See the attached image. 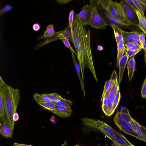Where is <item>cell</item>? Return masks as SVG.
<instances>
[{
	"label": "cell",
	"mask_w": 146,
	"mask_h": 146,
	"mask_svg": "<svg viewBox=\"0 0 146 146\" xmlns=\"http://www.w3.org/2000/svg\"><path fill=\"white\" fill-rule=\"evenodd\" d=\"M72 35L83 81L86 66L90 69L97 81L91 51L90 31L86 29L76 15L73 23Z\"/></svg>",
	"instance_id": "1"
},
{
	"label": "cell",
	"mask_w": 146,
	"mask_h": 146,
	"mask_svg": "<svg viewBox=\"0 0 146 146\" xmlns=\"http://www.w3.org/2000/svg\"><path fill=\"white\" fill-rule=\"evenodd\" d=\"M0 89L4 107V118L7 123L13 130L15 121L13 115L16 113L20 99L19 90L6 85Z\"/></svg>",
	"instance_id": "2"
},
{
	"label": "cell",
	"mask_w": 146,
	"mask_h": 146,
	"mask_svg": "<svg viewBox=\"0 0 146 146\" xmlns=\"http://www.w3.org/2000/svg\"><path fill=\"white\" fill-rule=\"evenodd\" d=\"M81 120L86 126L98 129L111 140L114 138L117 131L105 122L87 117L82 118Z\"/></svg>",
	"instance_id": "3"
},
{
	"label": "cell",
	"mask_w": 146,
	"mask_h": 146,
	"mask_svg": "<svg viewBox=\"0 0 146 146\" xmlns=\"http://www.w3.org/2000/svg\"><path fill=\"white\" fill-rule=\"evenodd\" d=\"M106 11L111 16L117 18L125 23L132 25L126 15L119 3L110 0Z\"/></svg>",
	"instance_id": "4"
},
{
	"label": "cell",
	"mask_w": 146,
	"mask_h": 146,
	"mask_svg": "<svg viewBox=\"0 0 146 146\" xmlns=\"http://www.w3.org/2000/svg\"><path fill=\"white\" fill-rule=\"evenodd\" d=\"M90 3L93 6V9L89 25L96 29H105L108 25L106 21L99 13L96 4L91 2Z\"/></svg>",
	"instance_id": "5"
},
{
	"label": "cell",
	"mask_w": 146,
	"mask_h": 146,
	"mask_svg": "<svg viewBox=\"0 0 146 146\" xmlns=\"http://www.w3.org/2000/svg\"><path fill=\"white\" fill-rule=\"evenodd\" d=\"M114 121L118 127L123 132L144 141V139L122 119L120 112L116 113L114 118Z\"/></svg>",
	"instance_id": "6"
},
{
	"label": "cell",
	"mask_w": 146,
	"mask_h": 146,
	"mask_svg": "<svg viewBox=\"0 0 146 146\" xmlns=\"http://www.w3.org/2000/svg\"><path fill=\"white\" fill-rule=\"evenodd\" d=\"M119 4L131 25L138 27V20L135 11L125 0L121 1Z\"/></svg>",
	"instance_id": "7"
},
{
	"label": "cell",
	"mask_w": 146,
	"mask_h": 146,
	"mask_svg": "<svg viewBox=\"0 0 146 146\" xmlns=\"http://www.w3.org/2000/svg\"><path fill=\"white\" fill-rule=\"evenodd\" d=\"M100 8L101 16L106 21L108 25H113L120 28L121 27L127 28H129L128 27L131 25L111 16L101 7Z\"/></svg>",
	"instance_id": "8"
},
{
	"label": "cell",
	"mask_w": 146,
	"mask_h": 146,
	"mask_svg": "<svg viewBox=\"0 0 146 146\" xmlns=\"http://www.w3.org/2000/svg\"><path fill=\"white\" fill-rule=\"evenodd\" d=\"M93 9V6L92 5H86L84 6L78 14H75L77 18L84 26L89 25Z\"/></svg>",
	"instance_id": "9"
},
{
	"label": "cell",
	"mask_w": 146,
	"mask_h": 146,
	"mask_svg": "<svg viewBox=\"0 0 146 146\" xmlns=\"http://www.w3.org/2000/svg\"><path fill=\"white\" fill-rule=\"evenodd\" d=\"M101 101L102 102V110L107 115L110 116L113 114L114 111L113 110V103L107 96L103 93Z\"/></svg>",
	"instance_id": "10"
},
{
	"label": "cell",
	"mask_w": 146,
	"mask_h": 146,
	"mask_svg": "<svg viewBox=\"0 0 146 146\" xmlns=\"http://www.w3.org/2000/svg\"><path fill=\"white\" fill-rule=\"evenodd\" d=\"M113 146H135L120 133L117 132L114 138L112 140Z\"/></svg>",
	"instance_id": "11"
},
{
	"label": "cell",
	"mask_w": 146,
	"mask_h": 146,
	"mask_svg": "<svg viewBox=\"0 0 146 146\" xmlns=\"http://www.w3.org/2000/svg\"><path fill=\"white\" fill-rule=\"evenodd\" d=\"M129 123L131 127L144 139V142H146V128L140 125L133 118Z\"/></svg>",
	"instance_id": "12"
},
{
	"label": "cell",
	"mask_w": 146,
	"mask_h": 146,
	"mask_svg": "<svg viewBox=\"0 0 146 146\" xmlns=\"http://www.w3.org/2000/svg\"><path fill=\"white\" fill-rule=\"evenodd\" d=\"M55 110L50 111L62 118L70 117L72 111L70 107H67L55 104Z\"/></svg>",
	"instance_id": "13"
},
{
	"label": "cell",
	"mask_w": 146,
	"mask_h": 146,
	"mask_svg": "<svg viewBox=\"0 0 146 146\" xmlns=\"http://www.w3.org/2000/svg\"><path fill=\"white\" fill-rule=\"evenodd\" d=\"M0 132L1 135L6 138L12 136L13 130L7 123L4 117H0Z\"/></svg>",
	"instance_id": "14"
},
{
	"label": "cell",
	"mask_w": 146,
	"mask_h": 146,
	"mask_svg": "<svg viewBox=\"0 0 146 146\" xmlns=\"http://www.w3.org/2000/svg\"><path fill=\"white\" fill-rule=\"evenodd\" d=\"M72 31L70 27L68 25L64 30L56 33V39H66L70 40L73 43Z\"/></svg>",
	"instance_id": "15"
},
{
	"label": "cell",
	"mask_w": 146,
	"mask_h": 146,
	"mask_svg": "<svg viewBox=\"0 0 146 146\" xmlns=\"http://www.w3.org/2000/svg\"><path fill=\"white\" fill-rule=\"evenodd\" d=\"M119 89V85L117 79L111 87H110L105 92L103 93L107 96L113 103L114 98Z\"/></svg>",
	"instance_id": "16"
},
{
	"label": "cell",
	"mask_w": 146,
	"mask_h": 146,
	"mask_svg": "<svg viewBox=\"0 0 146 146\" xmlns=\"http://www.w3.org/2000/svg\"><path fill=\"white\" fill-rule=\"evenodd\" d=\"M129 58L125 53L119 60V74L118 79L119 85L120 84L122 79L123 72Z\"/></svg>",
	"instance_id": "17"
},
{
	"label": "cell",
	"mask_w": 146,
	"mask_h": 146,
	"mask_svg": "<svg viewBox=\"0 0 146 146\" xmlns=\"http://www.w3.org/2000/svg\"><path fill=\"white\" fill-rule=\"evenodd\" d=\"M138 20V27L146 35V18L138 10H135Z\"/></svg>",
	"instance_id": "18"
},
{
	"label": "cell",
	"mask_w": 146,
	"mask_h": 146,
	"mask_svg": "<svg viewBox=\"0 0 146 146\" xmlns=\"http://www.w3.org/2000/svg\"><path fill=\"white\" fill-rule=\"evenodd\" d=\"M71 52L72 60L80 81V85L81 86V89L83 93L84 96L85 97L86 95L84 86V82L83 81L82 76L81 75V74L80 73V66L76 62L74 52L72 51H71Z\"/></svg>",
	"instance_id": "19"
},
{
	"label": "cell",
	"mask_w": 146,
	"mask_h": 146,
	"mask_svg": "<svg viewBox=\"0 0 146 146\" xmlns=\"http://www.w3.org/2000/svg\"><path fill=\"white\" fill-rule=\"evenodd\" d=\"M112 28L117 43H120L123 44L122 30L120 28L113 25H110Z\"/></svg>",
	"instance_id": "20"
},
{
	"label": "cell",
	"mask_w": 146,
	"mask_h": 146,
	"mask_svg": "<svg viewBox=\"0 0 146 146\" xmlns=\"http://www.w3.org/2000/svg\"><path fill=\"white\" fill-rule=\"evenodd\" d=\"M117 58L116 68L119 67V63L120 59L124 55V54L126 52L127 49L123 44L119 43H117Z\"/></svg>",
	"instance_id": "21"
},
{
	"label": "cell",
	"mask_w": 146,
	"mask_h": 146,
	"mask_svg": "<svg viewBox=\"0 0 146 146\" xmlns=\"http://www.w3.org/2000/svg\"><path fill=\"white\" fill-rule=\"evenodd\" d=\"M135 56H132L129 60L127 64V68L128 72V79L129 81H131L133 77L135 66Z\"/></svg>",
	"instance_id": "22"
},
{
	"label": "cell",
	"mask_w": 146,
	"mask_h": 146,
	"mask_svg": "<svg viewBox=\"0 0 146 146\" xmlns=\"http://www.w3.org/2000/svg\"><path fill=\"white\" fill-rule=\"evenodd\" d=\"M34 99L38 103L51 102V98L48 94H40L35 93L33 95Z\"/></svg>",
	"instance_id": "23"
},
{
	"label": "cell",
	"mask_w": 146,
	"mask_h": 146,
	"mask_svg": "<svg viewBox=\"0 0 146 146\" xmlns=\"http://www.w3.org/2000/svg\"><path fill=\"white\" fill-rule=\"evenodd\" d=\"M122 119L125 122H130L132 118L130 116L128 109L126 107L122 108L120 112Z\"/></svg>",
	"instance_id": "24"
},
{
	"label": "cell",
	"mask_w": 146,
	"mask_h": 146,
	"mask_svg": "<svg viewBox=\"0 0 146 146\" xmlns=\"http://www.w3.org/2000/svg\"><path fill=\"white\" fill-rule=\"evenodd\" d=\"M138 10L144 15L146 9V1L145 0H132Z\"/></svg>",
	"instance_id": "25"
},
{
	"label": "cell",
	"mask_w": 146,
	"mask_h": 146,
	"mask_svg": "<svg viewBox=\"0 0 146 146\" xmlns=\"http://www.w3.org/2000/svg\"><path fill=\"white\" fill-rule=\"evenodd\" d=\"M122 32L124 45L133 42V31L127 32L122 30Z\"/></svg>",
	"instance_id": "26"
},
{
	"label": "cell",
	"mask_w": 146,
	"mask_h": 146,
	"mask_svg": "<svg viewBox=\"0 0 146 146\" xmlns=\"http://www.w3.org/2000/svg\"><path fill=\"white\" fill-rule=\"evenodd\" d=\"M38 103L44 109L50 111L55 110V104L51 102H38Z\"/></svg>",
	"instance_id": "27"
},
{
	"label": "cell",
	"mask_w": 146,
	"mask_h": 146,
	"mask_svg": "<svg viewBox=\"0 0 146 146\" xmlns=\"http://www.w3.org/2000/svg\"><path fill=\"white\" fill-rule=\"evenodd\" d=\"M51 98V102L55 104L63 100L64 98L56 93L48 94Z\"/></svg>",
	"instance_id": "28"
},
{
	"label": "cell",
	"mask_w": 146,
	"mask_h": 146,
	"mask_svg": "<svg viewBox=\"0 0 146 146\" xmlns=\"http://www.w3.org/2000/svg\"><path fill=\"white\" fill-rule=\"evenodd\" d=\"M54 33L53 25H50L46 27V30L43 36L45 38L49 37L52 36Z\"/></svg>",
	"instance_id": "29"
},
{
	"label": "cell",
	"mask_w": 146,
	"mask_h": 146,
	"mask_svg": "<svg viewBox=\"0 0 146 146\" xmlns=\"http://www.w3.org/2000/svg\"><path fill=\"white\" fill-rule=\"evenodd\" d=\"M55 105L67 107H70L73 105L72 102L68 100L64 99L62 101L55 104Z\"/></svg>",
	"instance_id": "30"
},
{
	"label": "cell",
	"mask_w": 146,
	"mask_h": 146,
	"mask_svg": "<svg viewBox=\"0 0 146 146\" xmlns=\"http://www.w3.org/2000/svg\"><path fill=\"white\" fill-rule=\"evenodd\" d=\"M127 50H142V48L139 45L133 42L127 43L124 45Z\"/></svg>",
	"instance_id": "31"
},
{
	"label": "cell",
	"mask_w": 146,
	"mask_h": 146,
	"mask_svg": "<svg viewBox=\"0 0 146 146\" xmlns=\"http://www.w3.org/2000/svg\"><path fill=\"white\" fill-rule=\"evenodd\" d=\"M120 98L121 94L119 89L117 92L113 102V110L114 111L118 104Z\"/></svg>",
	"instance_id": "32"
},
{
	"label": "cell",
	"mask_w": 146,
	"mask_h": 146,
	"mask_svg": "<svg viewBox=\"0 0 146 146\" xmlns=\"http://www.w3.org/2000/svg\"><path fill=\"white\" fill-rule=\"evenodd\" d=\"M110 0H97V2L99 5H100L101 7L106 10L108 6Z\"/></svg>",
	"instance_id": "33"
},
{
	"label": "cell",
	"mask_w": 146,
	"mask_h": 146,
	"mask_svg": "<svg viewBox=\"0 0 146 146\" xmlns=\"http://www.w3.org/2000/svg\"><path fill=\"white\" fill-rule=\"evenodd\" d=\"M4 107L3 99L1 94L0 93V117H4Z\"/></svg>",
	"instance_id": "34"
},
{
	"label": "cell",
	"mask_w": 146,
	"mask_h": 146,
	"mask_svg": "<svg viewBox=\"0 0 146 146\" xmlns=\"http://www.w3.org/2000/svg\"><path fill=\"white\" fill-rule=\"evenodd\" d=\"M133 42L141 47L139 40V33L137 31H133Z\"/></svg>",
	"instance_id": "35"
},
{
	"label": "cell",
	"mask_w": 146,
	"mask_h": 146,
	"mask_svg": "<svg viewBox=\"0 0 146 146\" xmlns=\"http://www.w3.org/2000/svg\"><path fill=\"white\" fill-rule=\"evenodd\" d=\"M141 50H127L126 54L129 58L135 56L137 53L141 51Z\"/></svg>",
	"instance_id": "36"
},
{
	"label": "cell",
	"mask_w": 146,
	"mask_h": 146,
	"mask_svg": "<svg viewBox=\"0 0 146 146\" xmlns=\"http://www.w3.org/2000/svg\"><path fill=\"white\" fill-rule=\"evenodd\" d=\"M118 79V76L115 70H114L112 72L111 78L110 80V87H111L115 80Z\"/></svg>",
	"instance_id": "37"
},
{
	"label": "cell",
	"mask_w": 146,
	"mask_h": 146,
	"mask_svg": "<svg viewBox=\"0 0 146 146\" xmlns=\"http://www.w3.org/2000/svg\"><path fill=\"white\" fill-rule=\"evenodd\" d=\"M74 19V11L73 10H72L70 12L69 17V23L68 25L71 28L72 30L73 23Z\"/></svg>",
	"instance_id": "38"
},
{
	"label": "cell",
	"mask_w": 146,
	"mask_h": 146,
	"mask_svg": "<svg viewBox=\"0 0 146 146\" xmlns=\"http://www.w3.org/2000/svg\"><path fill=\"white\" fill-rule=\"evenodd\" d=\"M145 33L144 32H141L139 33V37L140 44L141 48H143V44L144 43L145 36Z\"/></svg>",
	"instance_id": "39"
},
{
	"label": "cell",
	"mask_w": 146,
	"mask_h": 146,
	"mask_svg": "<svg viewBox=\"0 0 146 146\" xmlns=\"http://www.w3.org/2000/svg\"><path fill=\"white\" fill-rule=\"evenodd\" d=\"M61 40L63 42L64 45L68 48L70 49L71 51H72L74 52L76 55H77L76 53L75 52L74 50L73 49L71 45H70L69 40L66 39H61Z\"/></svg>",
	"instance_id": "40"
},
{
	"label": "cell",
	"mask_w": 146,
	"mask_h": 146,
	"mask_svg": "<svg viewBox=\"0 0 146 146\" xmlns=\"http://www.w3.org/2000/svg\"><path fill=\"white\" fill-rule=\"evenodd\" d=\"M141 94L142 98H146V78L141 88Z\"/></svg>",
	"instance_id": "41"
},
{
	"label": "cell",
	"mask_w": 146,
	"mask_h": 146,
	"mask_svg": "<svg viewBox=\"0 0 146 146\" xmlns=\"http://www.w3.org/2000/svg\"><path fill=\"white\" fill-rule=\"evenodd\" d=\"M13 7L9 5H6L0 11V16H1L6 12L11 10Z\"/></svg>",
	"instance_id": "42"
},
{
	"label": "cell",
	"mask_w": 146,
	"mask_h": 146,
	"mask_svg": "<svg viewBox=\"0 0 146 146\" xmlns=\"http://www.w3.org/2000/svg\"><path fill=\"white\" fill-rule=\"evenodd\" d=\"M135 10H138L132 0H125Z\"/></svg>",
	"instance_id": "43"
},
{
	"label": "cell",
	"mask_w": 146,
	"mask_h": 146,
	"mask_svg": "<svg viewBox=\"0 0 146 146\" xmlns=\"http://www.w3.org/2000/svg\"><path fill=\"white\" fill-rule=\"evenodd\" d=\"M32 28L34 31H37L40 29V26L39 23H36L33 24Z\"/></svg>",
	"instance_id": "44"
},
{
	"label": "cell",
	"mask_w": 146,
	"mask_h": 146,
	"mask_svg": "<svg viewBox=\"0 0 146 146\" xmlns=\"http://www.w3.org/2000/svg\"><path fill=\"white\" fill-rule=\"evenodd\" d=\"M110 80L106 81L105 83L103 92H105L110 88Z\"/></svg>",
	"instance_id": "45"
},
{
	"label": "cell",
	"mask_w": 146,
	"mask_h": 146,
	"mask_svg": "<svg viewBox=\"0 0 146 146\" xmlns=\"http://www.w3.org/2000/svg\"><path fill=\"white\" fill-rule=\"evenodd\" d=\"M6 84L5 83V82L3 79L2 78L1 76H0V89L3 87V86L6 85Z\"/></svg>",
	"instance_id": "46"
},
{
	"label": "cell",
	"mask_w": 146,
	"mask_h": 146,
	"mask_svg": "<svg viewBox=\"0 0 146 146\" xmlns=\"http://www.w3.org/2000/svg\"><path fill=\"white\" fill-rule=\"evenodd\" d=\"M19 116L18 114L16 112L13 115V119L15 121H17L19 119Z\"/></svg>",
	"instance_id": "47"
},
{
	"label": "cell",
	"mask_w": 146,
	"mask_h": 146,
	"mask_svg": "<svg viewBox=\"0 0 146 146\" xmlns=\"http://www.w3.org/2000/svg\"><path fill=\"white\" fill-rule=\"evenodd\" d=\"M72 0H56L58 3L62 4H66L69 2L70 1H72Z\"/></svg>",
	"instance_id": "48"
},
{
	"label": "cell",
	"mask_w": 146,
	"mask_h": 146,
	"mask_svg": "<svg viewBox=\"0 0 146 146\" xmlns=\"http://www.w3.org/2000/svg\"><path fill=\"white\" fill-rule=\"evenodd\" d=\"M14 145L16 146H34L24 144H22L18 143H14Z\"/></svg>",
	"instance_id": "49"
},
{
	"label": "cell",
	"mask_w": 146,
	"mask_h": 146,
	"mask_svg": "<svg viewBox=\"0 0 146 146\" xmlns=\"http://www.w3.org/2000/svg\"><path fill=\"white\" fill-rule=\"evenodd\" d=\"M143 49L144 51L146 50V37H145V40L144 43Z\"/></svg>",
	"instance_id": "50"
},
{
	"label": "cell",
	"mask_w": 146,
	"mask_h": 146,
	"mask_svg": "<svg viewBox=\"0 0 146 146\" xmlns=\"http://www.w3.org/2000/svg\"><path fill=\"white\" fill-rule=\"evenodd\" d=\"M98 49L99 50H102L104 48H103V47L101 46V45H98Z\"/></svg>",
	"instance_id": "51"
},
{
	"label": "cell",
	"mask_w": 146,
	"mask_h": 146,
	"mask_svg": "<svg viewBox=\"0 0 146 146\" xmlns=\"http://www.w3.org/2000/svg\"><path fill=\"white\" fill-rule=\"evenodd\" d=\"M145 52V61L146 65V50Z\"/></svg>",
	"instance_id": "52"
},
{
	"label": "cell",
	"mask_w": 146,
	"mask_h": 146,
	"mask_svg": "<svg viewBox=\"0 0 146 146\" xmlns=\"http://www.w3.org/2000/svg\"><path fill=\"white\" fill-rule=\"evenodd\" d=\"M75 146H80V145H75Z\"/></svg>",
	"instance_id": "53"
},
{
	"label": "cell",
	"mask_w": 146,
	"mask_h": 146,
	"mask_svg": "<svg viewBox=\"0 0 146 146\" xmlns=\"http://www.w3.org/2000/svg\"><path fill=\"white\" fill-rule=\"evenodd\" d=\"M13 146H15V145H14Z\"/></svg>",
	"instance_id": "54"
},
{
	"label": "cell",
	"mask_w": 146,
	"mask_h": 146,
	"mask_svg": "<svg viewBox=\"0 0 146 146\" xmlns=\"http://www.w3.org/2000/svg\"></svg>",
	"instance_id": "55"
}]
</instances>
